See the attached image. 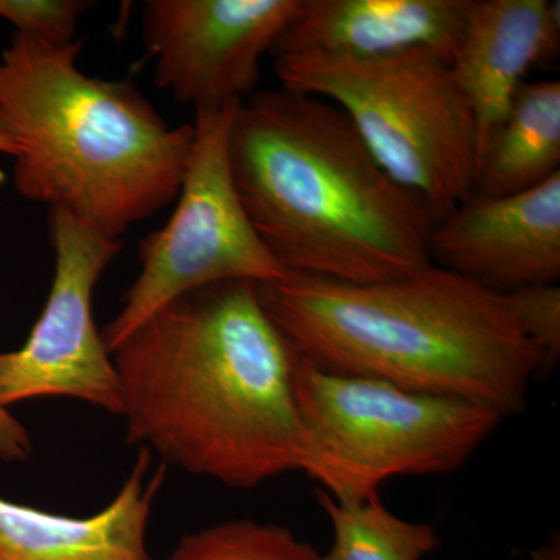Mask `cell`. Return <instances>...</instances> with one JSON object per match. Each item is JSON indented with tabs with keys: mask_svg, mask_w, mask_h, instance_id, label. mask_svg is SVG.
Instances as JSON below:
<instances>
[{
	"mask_svg": "<svg viewBox=\"0 0 560 560\" xmlns=\"http://www.w3.org/2000/svg\"><path fill=\"white\" fill-rule=\"evenodd\" d=\"M110 355L130 444L235 489L300 471V353L257 283L183 294Z\"/></svg>",
	"mask_w": 560,
	"mask_h": 560,
	"instance_id": "cell-1",
	"label": "cell"
},
{
	"mask_svg": "<svg viewBox=\"0 0 560 560\" xmlns=\"http://www.w3.org/2000/svg\"><path fill=\"white\" fill-rule=\"evenodd\" d=\"M230 162L243 209L287 271L377 283L433 264L429 210L382 171L334 103L254 92L232 121Z\"/></svg>",
	"mask_w": 560,
	"mask_h": 560,
	"instance_id": "cell-2",
	"label": "cell"
},
{
	"mask_svg": "<svg viewBox=\"0 0 560 560\" xmlns=\"http://www.w3.org/2000/svg\"><path fill=\"white\" fill-rule=\"evenodd\" d=\"M259 287L261 304L296 352L324 370L482 405H526L544 353L506 296L430 264L401 278L345 283L290 272Z\"/></svg>",
	"mask_w": 560,
	"mask_h": 560,
	"instance_id": "cell-3",
	"label": "cell"
},
{
	"mask_svg": "<svg viewBox=\"0 0 560 560\" xmlns=\"http://www.w3.org/2000/svg\"><path fill=\"white\" fill-rule=\"evenodd\" d=\"M81 47L14 33L0 54V128L20 150L21 197L120 241L178 198L194 124L172 127L130 80L86 75Z\"/></svg>",
	"mask_w": 560,
	"mask_h": 560,
	"instance_id": "cell-4",
	"label": "cell"
},
{
	"mask_svg": "<svg viewBox=\"0 0 560 560\" xmlns=\"http://www.w3.org/2000/svg\"><path fill=\"white\" fill-rule=\"evenodd\" d=\"M283 90L346 114L382 171L422 202L434 223L474 194L478 132L452 58L418 49L381 60L275 58Z\"/></svg>",
	"mask_w": 560,
	"mask_h": 560,
	"instance_id": "cell-5",
	"label": "cell"
},
{
	"mask_svg": "<svg viewBox=\"0 0 560 560\" xmlns=\"http://www.w3.org/2000/svg\"><path fill=\"white\" fill-rule=\"evenodd\" d=\"M300 471L341 504L377 499L397 477L458 470L503 416L482 405L324 370L300 355Z\"/></svg>",
	"mask_w": 560,
	"mask_h": 560,
	"instance_id": "cell-6",
	"label": "cell"
},
{
	"mask_svg": "<svg viewBox=\"0 0 560 560\" xmlns=\"http://www.w3.org/2000/svg\"><path fill=\"white\" fill-rule=\"evenodd\" d=\"M241 103L195 109L194 149L175 212L140 243L138 279L102 331L110 353L183 294L237 280L268 285L290 275L260 241L232 178L230 132Z\"/></svg>",
	"mask_w": 560,
	"mask_h": 560,
	"instance_id": "cell-7",
	"label": "cell"
},
{
	"mask_svg": "<svg viewBox=\"0 0 560 560\" xmlns=\"http://www.w3.org/2000/svg\"><path fill=\"white\" fill-rule=\"evenodd\" d=\"M55 275L46 307L25 345L0 353V407L70 397L121 416L119 377L94 318V290L120 241L62 209H50Z\"/></svg>",
	"mask_w": 560,
	"mask_h": 560,
	"instance_id": "cell-8",
	"label": "cell"
},
{
	"mask_svg": "<svg viewBox=\"0 0 560 560\" xmlns=\"http://www.w3.org/2000/svg\"><path fill=\"white\" fill-rule=\"evenodd\" d=\"M301 0H147L143 44L154 81L195 109L243 102L260 83V62Z\"/></svg>",
	"mask_w": 560,
	"mask_h": 560,
	"instance_id": "cell-9",
	"label": "cell"
},
{
	"mask_svg": "<svg viewBox=\"0 0 560 560\" xmlns=\"http://www.w3.org/2000/svg\"><path fill=\"white\" fill-rule=\"evenodd\" d=\"M431 259L490 290L551 285L560 278V172L522 194L471 195L434 223Z\"/></svg>",
	"mask_w": 560,
	"mask_h": 560,
	"instance_id": "cell-10",
	"label": "cell"
},
{
	"mask_svg": "<svg viewBox=\"0 0 560 560\" xmlns=\"http://www.w3.org/2000/svg\"><path fill=\"white\" fill-rule=\"evenodd\" d=\"M474 0H301L270 51L381 60L434 49L453 57Z\"/></svg>",
	"mask_w": 560,
	"mask_h": 560,
	"instance_id": "cell-11",
	"label": "cell"
},
{
	"mask_svg": "<svg viewBox=\"0 0 560 560\" xmlns=\"http://www.w3.org/2000/svg\"><path fill=\"white\" fill-rule=\"evenodd\" d=\"M559 38V0H474L452 69L474 110L478 156L529 70L558 54Z\"/></svg>",
	"mask_w": 560,
	"mask_h": 560,
	"instance_id": "cell-12",
	"label": "cell"
},
{
	"mask_svg": "<svg viewBox=\"0 0 560 560\" xmlns=\"http://www.w3.org/2000/svg\"><path fill=\"white\" fill-rule=\"evenodd\" d=\"M150 470L151 453L140 447L116 499L90 517L0 499V560H151L147 529L165 470Z\"/></svg>",
	"mask_w": 560,
	"mask_h": 560,
	"instance_id": "cell-13",
	"label": "cell"
},
{
	"mask_svg": "<svg viewBox=\"0 0 560 560\" xmlns=\"http://www.w3.org/2000/svg\"><path fill=\"white\" fill-rule=\"evenodd\" d=\"M560 167V83L525 81L478 156L474 194L497 198L540 186Z\"/></svg>",
	"mask_w": 560,
	"mask_h": 560,
	"instance_id": "cell-14",
	"label": "cell"
},
{
	"mask_svg": "<svg viewBox=\"0 0 560 560\" xmlns=\"http://www.w3.org/2000/svg\"><path fill=\"white\" fill-rule=\"evenodd\" d=\"M316 499L334 529V544L323 560H420L440 547L433 526L405 521L381 497L349 506L318 489Z\"/></svg>",
	"mask_w": 560,
	"mask_h": 560,
	"instance_id": "cell-15",
	"label": "cell"
},
{
	"mask_svg": "<svg viewBox=\"0 0 560 560\" xmlns=\"http://www.w3.org/2000/svg\"><path fill=\"white\" fill-rule=\"evenodd\" d=\"M168 560H323V555L285 526L235 518L187 534Z\"/></svg>",
	"mask_w": 560,
	"mask_h": 560,
	"instance_id": "cell-16",
	"label": "cell"
},
{
	"mask_svg": "<svg viewBox=\"0 0 560 560\" xmlns=\"http://www.w3.org/2000/svg\"><path fill=\"white\" fill-rule=\"evenodd\" d=\"M508 304L523 334L544 353L547 372L560 357V289L551 285L523 287L506 291Z\"/></svg>",
	"mask_w": 560,
	"mask_h": 560,
	"instance_id": "cell-17",
	"label": "cell"
},
{
	"mask_svg": "<svg viewBox=\"0 0 560 560\" xmlns=\"http://www.w3.org/2000/svg\"><path fill=\"white\" fill-rule=\"evenodd\" d=\"M92 5L94 2L88 0H0V18L10 21L22 35L69 44L75 40L81 14Z\"/></svg>",
	"mask_w": 560,
	"mask_h": 560,
	"instance_id": "cell-18",
	"label": "cell"
},
{
	"mask_svg": "<svg viewBox=\"0 0 560 560\" xmlns=\"http://www.w3.org/2000/svg\"><path fill=\"white\" fill-rule=\"evenodd\" d=\"M28 453L31 440L27 431L7 408L0 407V456L3 459H25Z\"/></svg>",
	"mask_w": 560,
	"mask_h": 560,
	"instance_id": "cell-19",
	"label": "cell"
},
{
	"mask_svg": "<svg viewBox=\"0 0 560 560\" xmlns=\"http://www.w3.org/2000/svg\"><path fill=\"white\" fill-rule=\"evenodd\" d=\"M0 153L11 158H16L20 154L16 143L11 140L10 136L2 128H0Z\"/></svg>",
	"mask_w": 560,
	"mask_h": 560,
	"instance_id": "cell-20",
	"label": "cell"
}]
</instances>
